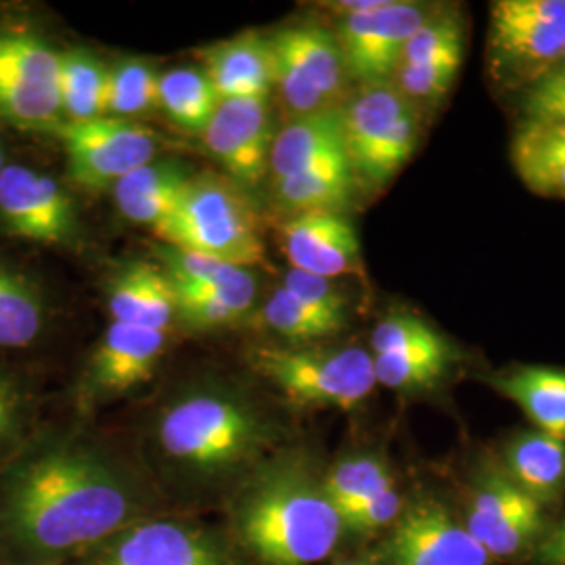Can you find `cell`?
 <instances>
[{"mask_svg": "<svg viewBox=\"0 0 565 565\" xmlns=\"http://www.w3.org/2000/svg\"><path fill=\"white\" fill-rule=\"evenodd\" d=\"M565 55V0H494L486 70L503 93H524Z\"/></svg>", "mask_w": 565, "mask_h": 565, "instance_id": "5b68a950", "label": "cell"}, {"mask_svg": "<svg viewBox=\"0 0 565 565\" xmlns=\"http://www.w3.org/2000/svg\"><path fill=\"white\" fill-rule=\"evenodd\" d=\"M264 321L275 333L296 343L319 342L345 329V324L315 310L282 287L275 289L264 303Z\"/></svg>", "mask_w": 565, "mask_h": 565, "instance_id": "836d02e7", "label": "cell"}, {"mask_svg": "<svg viewBox=\"0 0 565 565\" xmlns=\"http://www.w3.org/2000/svg\"><path fill=\"white\" fill-rule=\"evenodd\" d=\"M268 42L275 86L294 118L342 109L350 78L333 32L303 23L282 28Z\"/></svg>", "mask_w": 565, "mask_h": 565, "instance_id": "ba28073f", "label": "cell"}, {"mask_svg": "<svg viewBox=\"0 0 565 565\" xmlns=\"http://www.w3.org/2000/svg\"><path fill=\"white\" fill-rule=\"evenodd\" d=\"M51 132L63 142L70 177L86 189L116 186L153 162L158 149L149 128L120 118L61 121Z\"/></svg>", "mask_w": 565, "mask_h": 565, "instance_id": "7c38bea8", "label": "cell"}, {"mask_svg": "<svg viewBox=\"0 0 565 565\" xmlns=\"http://www.w3.org/2000/svg\"><path fill=\"white\" fill-rule=\"evenodd\" d=\"M522 124H548L565 118V55L562 61L522 93Z\"/></svg>", "mask_w": 565, "mask_h": 565, "instance_id": "74e56055", "label": "cell"}, {"mask_svg": "<svg viewBox=\"0 0 565 565\" xmlns=\"http://www.w3.org/2000/svg\"><path fill=\"white\" fill-rule=\"evenodd\" d=\"M499 394L518 404L534 429L565 440V371L539 364L511 366L490 377Z\"/></svg>", "mask_w": 565, "mask_h": 565, "instance_id": "7402d4cb", "label": "cell"}, {"mask_svg": "<svg viewBox=\"0 0 565 565\" xmlns=\"http://www.w3.org/2000/svg\"><path fill=\"white\" fill-rule=\"evenodd\" d=\"M340 158H348L340 109L300 116L273 139L268 172L273 174V181H279Z\"/></svg>", "mask_w": 565, "mask_h": 565, "instance_id": "44dd1931", "label": "cell"}, {"mask_svg": "<svg viewBox=\"0 0 565 565\" xmlns=\"http://www.w3.org/2000/svg\"><path fill=\"white\" fill-rule=\"evenodd\" d=\"M149 494L95 446L53 443L23 457L0 490V534L34 559L93 551L149 518Z\"/></svg>", "mask_w": 565, "mask_h": 565, "instance_id": "6da1fadb", "label": "cell"}, {"mask_svg": "<svg viewBox=\"0 0 565 565\" xmlns=\"http://www.w3.org/2000/svg\"><path fill=\"white\" fill-rule=\"evenodd\" d=\"M461 63L463 53L429 63H401L390 82L424 118L425 111L438 109L446 102L448 93L452 90V84L459 76Z\"/></svg>", "mask_w": 565, "mask_h": 565, "instance_id": "d6a6232c", "label": "cell"}, {"mask_svg": "<svg viewBox=\"0 0 565 565\" xmlns=\"http://www.w3.org/2000/svg\"><path fill=\"white\" fill-rule=\"evenodd\" d=\"M281 287L289 294H294L298 300L312 306L315 310L323 312L340 323L348 324L350 303H348L345 294L333 282V279H324V277L289 268L282 277Z\"/></svg>", "mask_w": 565, "mask_h": 565, "instance_id": "8d00e7d4", "label": "cell"}, {"mask_svg": "<svg viewBox=\"0 0 565 565\" xmlns=\"http://www.w3.org/2000/svg\"><path fill=\"white\" fill-rule=\"evenodd\" d=\"M107 67L93 53L72 49L60 53V99L63 121L103 118Z\"/></svg>", "mask_w": 565, "mask_h": 565, "instance_id": "83f0119b", "label": "cell"}, {"mask_svg": "<svg viewBox=\"0 0 565 565\" xmlns=\"http://www.w3.org/2000/svg\"><path fill=\"white\" fill-rule=\"evenodd\" d=\"M205 76L221 102L226 99H268L275 86V65L270 42L247 32L237 39L218 42L205 51Z\"/></svg>", "mask_w": 565, "mask_h": 565, "instance_id": "d6986e66", "label": "cell"}, {"mask_svg": "<svg viewBox=\"0 0 565 565\" xmlns=\"http://www.w3.org/2000/svg\"><path fill=\"white\" fill-rule=\"evenodd\" d=\"M193 177L179 163H147L114 186L121 214L153 231L170 218Z\"/></svg>", "mask_w": 565, "mask_h": 565, "instance_id": "603a6c76", "label": "cell"}, {"mask_svg": "<svg viewBox=\"0 0 565 565\" xmlns=\"http://www.w3.org/2000/svg\"><path fill=\"white\" fill-rule=\"evenodd\" d=\"M177 317L193 329H216L239 321L243 315L214 291L177 285Z\"/></svg>", "mask_w": 565, "mask_h": 565, "instance_id": "d590c367", "label": "cell"}, {"mask_svg": "<svg viewBox=\"0 0 565 565\" xmlns=\"http://www.w3.org/2000/svg\"><path fill=\"white\" fill-rule=\"evenodd\" d=\"M404 511L403 494L396 486L387 488L384 492L375 494L373 499L364 501L361 505L352 507L350 511L342 513L343 530L366 534L380 527L396 524Z\"/></svg>", "mask_w": 565, "mask_h": 565, "instance_id": "ab89813d", "label": "cell"}, {"mask_svg": "<svg viewBox=\"0 0 565 565\" xmlns=\"http://www.w3.org/2000/svg\"><path fill=\"white\" fill-rule=\"evenodd\" d=\"M0 223L21 239L63 245L78 233L76 207L60 182L25 166L0 170Z\"/></svg>", "mask_w": 565, "mask_h": 565, "instance_id": "9a60e30c", "label": "cell"}, {"mask_svg": "<svg viewBox=\"0 0 565 565\" xmlns=\"http://www.w3.org/2000/svg\"><path fill=\"white\" fill-rule=\"evenodd\" d=\"M0 118L49 132L63 121L60 53L39 36L0 34Z\"/></svg>", "mask_w": 565, "mask_h": 565, "instance_id": "8fae6325", "label": "cell"}, {"mask_svg": "<svg viewBox=\"0 0 565 565\" xmlns=\"http://www.w3.org/2000/svg\"><path fill=\"white\" fill-rule=\"evenodd\" d=\"M518 174L539 195L565 200V156L515 166Z\"/></svg>", "mask_w": 565, "mask_h": 565, "instance_id": "60d3db41", "label": "cell"}, {"mask_svg": "<svg viewBox=\"0 0 565 565\" xmlns=\"http://www.w3.org/2000/svg\"><path fill=\"white\" fill-rule=\"evenodd\" d=\"M463 522L436 499L404 507L385 543V565H492Z\"/></svg>", "mask_w": 565, "mask_h": 565, "instance_id": "5bb4252c", "label": "cell"}, {"mask_svg": "<svg viewBox=\"0 0 565 565\" xmlns=\"http://www.w3.org/2000/svg\"><path fill=\"white\" fill-rule=\"evenodd\" d=\"M541 557H543V564L546 565H565V520L546 539Z\"/></svg>", "mask_w": 565, "mask_h": 565, "instance_id": "7bdbcfd3", "label": "cell"}, {"mask_svg": "<svg viewBox=\"0 0 565 565\" xmlns=\"http://www.w3.org/2000/svg\"><path fill=\"white\" fill-rule=\"evenodd\" d=\"M503 469L515 484L545 507L559 494L565 482V440L539 429L522 431L505 446Z\"/></svg>", "mask_w": 565, "mask_h": 565, "instance_id": "cb8c5ba5", "label": "cell"}, {"mask_svg": "<svg viewBox=\"0 0 565 565\" xmlns=\"http://www.w3.org/2000/svg\"><path fill=\"white\" fill-rule=\"evenodd\" d=\"M438 7L404 0H373L359 13H348L333 32L350 81L361 86L392 81L411 36Z\"/></svg>", "mask_w": 565, "mask_h": 565, "instance_id": "30bf717a", "label": "cell"}, {"mask_svg": "<svg viewBox=\"0 0 565 565\" xmlns=\"http://www.w3.org/2000/svg\"><path fill=\"white\" fill-rule=\"evenodd\" d=\"M221 97L203 70L179 67L160 76V109L182 130L203 135Z\"/></svg>", "mask_w": 565, "mask_h": 565, "instance_id": "f546056e", "label": "cell"}, {"mask_svg": "<svg viewBox=\"0 0 565 565\" xmlns=\"http://www.w3.org/2000/svg\"><path fill=\"white\" fill-rule=\"evenodd\" d=\"M565 156V118L548 124H522L513 139V166Z\"/></svg>", "mask_w": 565, "mask_h": 565, "instance_id": "f35d334b", "label": "cell"}, {"mask_svg": "<svg viewBox=\"0 0 565 565\" xmlns=\"http://www.w3.org/2000/svg\"><path fill=\"white\" fill-rule=\"evenodd\" d=\"M252 364L298 406L350 411L377 385L373 354L359 345H268L252 354Z\"/></svg>", "mask_w": 565, "mask_h": 565, "instance_id": "8992f818", "label": "cell"}, {"mask_svg": "<svg viewBox=\"0 0 565 565\" xmlns=\"http://www.w3.org/2000/svg\"><path fill=\"white\" fill-rule=\"evenodd\" d=\"M335 565H371V562L356 557V559H343V562H338Z\"/></svg>", "mask_w": 565, "mask_h": 565, "instance_id": "ee69618b", "label": "cell"}, {"mask_svg": "<svg viewBox=\"0 0 565 565\" xmlns=\"http://www.w3.org/2000/svg\"><path fill=\"white\" fill-rule=\"evenodd\" d=\"M203 142L224 170L245 186L263 181L273 145L270 109L266 99H226L218 103L203 130Z\"/></svg>", "mask_w": 565, "mask_h": 565, "instance_id": "2e32d148", "label": "cell"}, {"mask_svg": "<svg viewBox=\"0 0 565 565\" xmlns=\"http://www.w3.org/2000/svg\"><path fill=\"white\" fill-rule=\"evenodd\" d=\"M340 114L354 179L369 189H382L413 158L422 137V114L392 82L361 86Z\"/></svg>", "mask_w": 565, "mask_h": 565, "instance_id": "52a82bcc", "label": "cell"}, {"mask_svg": "<svg viewBox=\"0 0 565 565\" xmlns=\"http://www.w3.org/2000/svg\"><path fill=\"white\" fill-rule=\"evenodd\" d=\"M20 417V392L13 382L0 373V443L13 431Z\"/></svg>", "mask_w": 565, "mask_h": 565, "instance_id": "b9f144b4", "label": "cell"}, {"mask_svg": "<svg viewBox=\"0 0 565 565\" xmlns=\"http://www.w3.org/2000/svg\"><path fill=\"white\" fill-rule=\"evenodd\" d=\"M166 461L189 480H224L254 463L273 443L263 413L228 390H193L168 404L156 425Z\"/></svg>", "mask_w": 565, "mask_h": 565, "instance_id": "3957f363", "label": "cell"}, {"mask_svg": "<svg viewBox=\"0 0 565 565\" xmlns=\"http://www.w3.org/2000/svg\"><path fill=\"white\" fill-rule=\"evenodd\" d=\"M81 565H242L237 548L205 525L145 518L81 555Z\"/></svg>", "mask_w": 565, "mask_h": 565, "instance_id": "9c48e42d", "label": "cell"}, {"mask_svg": "<svg viewBox=\"0 0 565 565\" xmlns=\"http://www.w3.org/2000/svg\"><path fill=\"white\" fill-rule=\"evenodd\" d=\"M4 168V156H2V151H0V170Z\"/></svg>", "mask_w": 565, "mask_h": 565, "instance_id": "f6af8a7d", "label": "cell"}, {"mask_svg": "<svg viewBox=\"0 0 565 565\" xmlns=\"http://www.w3.org/2000/svg\"><path fill=\"white\" fill-rule=\"evenodd\" d=\"M158 256L172 282L214 291L233 308H237L242 315H245L256 300V281L249 268L170 245H162Z\"/></svg>", "mask_w": 565, "mask_h": 565, "instance_id": "d4e9b609", "label": "cell"}, {"mask_svg": "<svg viewBox=\"0 0 565 565\" xmlns=\"http://www.w3.org/2000/svg\"><path fill=\"white\" fill-rule=\"evenodd\" d=\"M114 323L168 331L177 317V289L162 266L128 264L109 287Z\"/></svg>", "mask_w": 565, "mask_h": 565, "instance_id": "ffe728a7", "label": "cell"}, {"mask_svg": "<svg viewBox=\"0 0 565 565\" xmlns=\"http://www.w3.org/2000/svg\"><path fill=\"white\" fill-rule=\"evenodd\" d=\"M354 172L348 158L315 166L298 174L275 181L277 200L294 210V214L306 212H338L352 200Z\"/></svg>", "mask_w": 565, "mask_h": 565, "instance_id": "484cf974", "label": "cell"}, {"mask_svg": "<svg viewBox=\"0 0 565 565\" xmlns=\"http://www.w3.org/2000/svg\"><path fill=\"white\" fill-rule=\"evenodd\" d=\"M324 492L342 515L375 494L396 486L390 465L380 455H352L333 465L323 476Z\"/></svg>", "mask_w": 565, "mask_h": 565, "instance_id": "4dcf8cb0", "label": "cell"}, {"mask_svg": "<svg viewBox=\"0 0 565 565\" xmlns=\"http://www.w3.org/2000/svg\"><path fill=\"white\" fill-rule=\"evenodd\" d=\"M289 268L324 279L363 275L361 242L354 224L338 212L294 214L282 226Z\"/></svg>", "mask_w": 565, "mask_h": 565, "instance_id": "ac0fdd59", "label": "cell"}, {"mask_svg": "<svg viewBox=\"0 0 565 565\" xmlns=\"http://www.w3.org/2000/svg\"><path fill=\"white\" fill-rule=\"evenodd\" d=\"M46 306L34 282L0 264V348H25L39 340Z\"/></svg>", "mask_w": 565, "mask_h": 565, "instance_id": "f1b7e54d", "label": "cell"}, {"mask_svg": "<svg viewBox=\"0 0 565 565\" xmlns=\"http://www.w3.org/2000/svg\"><path fill=\"white\" fill-rule=\"evenodd\" d=\"M457 361L452 343L445 335L422 348L373 354V371L377 384L398 392H419L440 384L448 369Z\"/></svg>", "mask_w": 565, "mask_h": 565, "instance_id": "4316f807", "label": "cell"}, {"mask_svg": "<svg viewBox=\"0 0 565 565\" xmlns=\"http://www.w3.org/2000/svg\"><path fill=\"white\" fill-rule=\"evenodd\" d=\"M163 245L249 268L266 260L256 216L242 195L212 177L191 179L179 207L156 228Z\"/></svg>", "mask_w": 565, "mask_h": 565, "instance_id": "277c9868", "label": "cell"}, {"mask_svg": "<svg viewBox=\"0 0 565 565\" xmlns=\"http://www.w3.org/2000/svg\"><path fill=\"white\" fill-rule=\"evenodd\" d=\"M160 107V74L142 60L107 67L103 118H135Z\"/></svg>", "mask_w": 565, "mask_h": 565, "instance_id": "1f68e13d", "label": "cell"}, {"mask_svg": "<svg viewBox=\"0 0 565 565\" xmlns=\"http://www.w3.org/2000/svg\"><path fill=\"white\" fill-rule=\"evenodd\" d=\"M443 333L422 317L411 312H392L371 331V354H392L440 340Z\"/></svg>", "mask_w": 565, "mask_h": 565, "instance_id": "e575fe53", "label": "cell"}, {"mask_svg": "<svg viewBox=\"0 0 565 565\" xmlns=\"http://www.w3.org/2000/svg\"><path fill=\"white\" fill-rule=\"evenodd\" d=\"M237 546L258 565H317L342 541L340 513L323 476L298 452L247 471L231 503Z\"/></svg>", "mask_w": 565, "mask_h": 565, "instance_id": "7a4b0ae2", "label": "cell"}, {"mask_svg": "<svg viewBox=\"0 0 565 565\" xmlns=\"http://www.w3.org/2000/svg\"><path fill=\"white\" fill-rule=\"evenodd\" d=\"M168 345V331L114 323L105 329L86 371V396L107 401L151 380Z\"/></svg>", "mask_w": 565, "mask_h": 565, "instance_id": "e0dca14e", "label": "cell"}, {"mask_svg": "<svg viewBox=\"0 0 565 565\" xmlns=\"http://www.w3.org/2000/svg\"><path fill=\"white\" fill-rule=\"evenodd\" d=\"M465 527L494 562L509 559L543 534V505L507 476L503 465L488 467L471 488Z\"/></svg>", "mask_w": 565, "mask_h": 565, "instance_id": "4fadbf2b", "label": "cell"}]
</instances>
